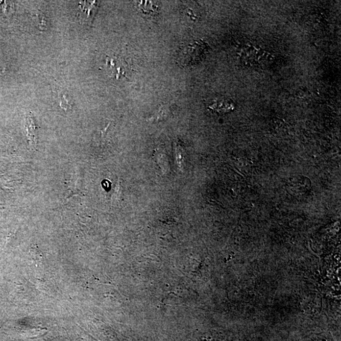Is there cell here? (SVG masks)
Segmentation results:
<instances>
[{"instance_id": "obj_4", "label": "cell", "mask_w": 341, "mask_h": 341, "mask_svg": "<svg viewBox=\"0 0 341 341\" xmlns=\"http://www.w3.org/2000/svg\"><path fill=\"white\" fill-rule=\"evenodd\" d=\"M80 17L83 21H89L95 14L96 9L95 1H80Z\"/></svg>"}, {"instance_id": "obj_1", "label": "cell", "mask_w": 341, "mask_h": 341, "mask_svg": "<svg viewBox=\"0 0 341 341\" xmlns=\"http://www.w3.org/2000/svg\"><path fill=\"white\" fill-rule=\"evenodd\" d=\"M207 50L208 45L202 41H195L193 44H190L185 48L183 51L185 63L187 64H192V63L200 61L206 54Z\"/></svg>"}, {"instance_id": "obj_2", "label": "cell", "mask_w": 341, "mask_h": 341, "mask_svg": "<svg viewBox=\"0 0 341 341\" xmlns=\"http://www.w3.org/2000/svg\"><path fill=\"white\" fill-rule=\"evenodd\" d=\"M208 108L212 112L224 114L233 110L235 107L233 102L230 100L220 99L214 101L213 104L209 106Z\"/></svg>"}, {"instance_id": "obj_3", "label": "cell", "mask_w": 341, "mask_h": 341, "mask_svg": "<svg viewBox=\"0 0 341 341\" xmlns=\"http://www.w3.org/2000/svg\"><path fill=\"white\" fill-rule=\"evenodd\" d=\"M108 71L112 73L115 77L120 78L121 76H125V67L121 60L117 58H110L107 61Z\"/></svg>"}]
</instances>
